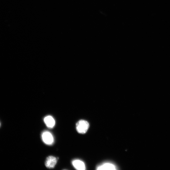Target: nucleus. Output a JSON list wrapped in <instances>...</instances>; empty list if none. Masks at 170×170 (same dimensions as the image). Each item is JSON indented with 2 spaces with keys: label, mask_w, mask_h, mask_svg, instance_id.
I'll return each mask as SVG.
<instances>
[{
  "label": "nucleus",
  "mask_w": 170,
  "mask_h": 170,
  "mask_svg": "<svg viewBox=\"0 0 170 170\" xmlns=\"http://www.w3.org/2000/svg\"><path fill=\"white\" fill-rule=\"evenodd\" d=\"M89 127V124L86 120H81L76 124V128L78 132L81 134L86 133Z\"/></svg>",
  "instance_id": "1"
},
{
  "label": "nucleus",
  "mask_w": 170,
  "mask_h": 170,
  "mask_svg": "<svg viewBox=\"0 0 170 170\" xmlns=\"http://www.w3.org/2000/svg\"><path fill=\"white\" fill-rule=\"evenodd\" d=\"M42 139L44 142L48 145L53 143L54 139L52 134L48 131H45L42 134Z\"/></svg>",
  "instance_id": "2"
},
{
  "label": "nucleus",
  "mask_w": 170,
  "mask_h": 170,
  "mask_svg": "<svg viewBox=\"0 0 170 170\" xmlns=\"http://www.w3.org/2000/svg\"><path fill=\"white\" fill-rule=\"evenodd\" d=\"M57 161V159L55 157L53 156H49L46 158L45 162V165L48 168H53L56 165Z\"/></svg>",
  "instance_id": "3"
},
{
  "label": "nucleus",
  "mask_w": 170,
  "mask_h": 170,
  "mask_svg": "<svg viewBox=\"0 0 170 170\" xmlns=\"http://www.w3.org/2000/svg\"><path fill=\"white\" fill-rule=\"evenodd\" d=\"M97 169L101 170H116V166L111 163H105L101 165L98 166L97 168Z\"/></svg>",
  "instance_id": "4"
},
{
  "label": "nucleus",
  "mask_w": 170,
  "mask_h": 170,
  "mask_svg": "<svg viewBox=\"0 0 170 170\" xmlns=\"http://www.w3.org/2000/svg\"><path fill=\"white\" fill-rule=\"evenodd\" d=\"M72 164L74 167L77 170H84L86 169L84 163L79 160H75L73 161Z\"/></svg>",
  "instance_id": "5"
},
{
  "label": "nucleus",
  "mask_w": 170,
  "mask_h": 170,
  "mask_svg": "<svg viewBox=\"0 0 170 170\" xmlns=\"http://www.w3.org/2000/svg\"><path fill=\"white\" fill-rule=\"evenodd\" d=\"M44 121L47 126L49 128H52L55 125V120L51 116H48L46 117L44 119Z\"/></svg>",
  "instance_id": "6"
},
{
  "label": "nucleus",
  "mask_w": 170,
  "mask_h": 170,
  "mask_svg": "<svg viewBox=\"0 0 170 170\" xmlns=\"http://www.w3.org/2000/svg\"><path fill=\"white\" fill-rule=\"evenodd\" d=\"M1 123H0V126H1Z\"/></svg>",
  "instance_id": "7"
}]
</instances>
